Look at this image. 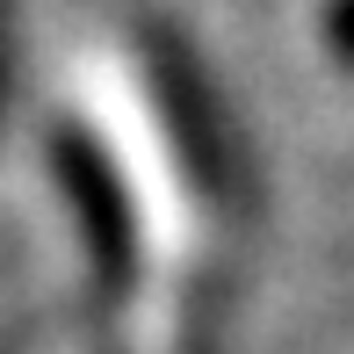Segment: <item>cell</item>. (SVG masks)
I'll return each mask as SVG.
<instances>
[{"mask_svg": "<svg viewBox=\"0 0 354 354\" xmlns=\"http://www.w3.org/2000/svg\"><path fill=\"white\" fill-rule=\"evenodd\" d=\"M152 87H159V109H167V131H174V145H181L188 174H196L217 203H232L239 181H246L239 138H232V123H224V109H217L203 66L188 58V44L167 37V29H152Z\"/></svg>", "mask_w": 354, "mask_h": 354, "instance_id": "6da1fadb", "label": "cell"}, {"mask_svg": "<svg viewBox=\"0 0 354 354\" xmlns=\"http://www.w3.org/2000/svg\"><path fill=\"white\" fill-rule=\"evenodd\" d=\"M51 167H58V188H66V203L80 217V239H87L102 304H116L123 289H131V275H138V224H131V203H123V181L102 159V145L80 138V131L51 138Z\"/></svg>", "mask_w": 354, "mask_h": 354, "instance_id": "7a4b0ae2", "label": "cell"}, {"mask_svg": "<svg viewBox=\"0 0 354 354\" xmlns=\"http://www.w3.org/2000/svg\"><path fill=\"white\" fill-rule=\"evenodd\" d=\"M8 37H15V0H0V102H8Z\"/></svg>", "mask_w": 354, "mask_h": 354, "instance_id": "3957f363", "label": "cell"}]
</instances>
